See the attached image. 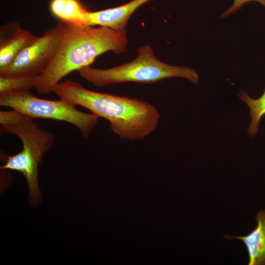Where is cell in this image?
<instances>
[{"instance_id":"obj_1","label":"cell","mask_w":265,"mask_h":265,"mask_svg":"<svg viewBox=\"0 0 265 265\" xmlns=\"http://www.w3.org/2000/svg\"><path fill=\"white\" fill-rule=\"evenodd\" d=\"M60 22L62 35L57 50L50 63L35 78L34 88L40 95L53 92L64 77L90 66L98 56L107 52L122 53L127 46L126 32Z\"/></svg>"},{"instance_id":"obj_2","label":"cell","mask_w":265,"mask_h":265,"mask_svg":"<svg viewBox=\"0 0 265 265\" xmlns=\"http://www.w3.org/2000/svg\"><path fill=\"white\" fill-rule=\"evenodd\" d=\"M53 92L109 121L111 130L123 139L144 138L156 129L160 118L157 108L149 103L91 91L74 80L60 81Z\"/></svg>"},{"instance_id":"obj_3","label":"cell","mask_w":265,"mask_h":265,"mask_svg":"<svg viewBox=\"0 0 265 265\" xmlns=\"http://www.w3.org/2000/svg\"><path fill=\"white\" fill-rule=\"evenodd\" d=\"M0 124L3 131L17 135L23 145L21 152L8 157L0 169L21 173L28 186L30 202L37 204L41 198L38 165L44 155L53 147L54 137L49 131L40 129L33 118L13 109L0 111Z\"/></svg>"},{"instance_id":"obj_4","label":"cell","mask_w":265,"mask_h":265,"mask_svg":"<svg viewBox=\"0 0 265 265\" xmlns=\"http://www.w3.org/2000/svg\"><path fill=\"white\" fill-rule=\"evenodd\" d=\"M77 72L82 78L98 87L129 82L153 83L171 78H182L197 83L199 79L192 68L171 65L159 60L148 45L140 47L138 55L131 62L104 69L89 66Z\"/></svg>"},{"instance_id":"obj_5","label":"cell","mask_w":265,"mask_h":265,"mask_svg":"<svg viewBox=\"0 0 265 265\" xmlns=\"http://www.w3.org/2000/svg\"><path fill=\"white\" fill-rule=\"evenodd\" d=\"M0 106L8 107L31 118L64 121L78 129L82 136L88 137L98 124L95 114L79 110L76 105L67 100L40 98L29 91L0 94Z\"/></svg>"},{"instance_id":"obj_6","label":"cell","mask_w":265,"mask_h":265,"mask_svg":"<svg viewBox=\"0 0 265 265\" xmlns=\"http://www.w3.org/2000/svg\"><path fill=\"white\" fill-rule=\"evenodd\" d=\"M62 35L59 22L56 26L38 36L16 57L13 63L0 75L37 76L50 63L58 48Z\"/></svg>"},{"instance_id":"obj_7","label":"cell","mask_w":265,"mask_h":265,"mask_svg":"<svg viewBox=\"0 0 265 265\" xmlns=\"http://www.w3.org/2000/svg\"><path fill=\"white\" fill-rule=\"evenodd\" d=\"M37 37L23 28L16 21L2 25L0 28V73L6 69Z\"/></svg>"},{"instance_id":"obj_8","label":"cell","mask_w":265,"mask_h":265,"mask_svg":"<svg viewBox=\"0 0 265 265\" xmlns=\"http://www.w3.org/2000/svg\"><path fill=\"white\" fill-rule=\"evenodd\" d=\"M150 0H132L124 5L95 12H90L89 25L108 27L126 32L128 21L140 6Z\"/></svg>"},{"instance_id":"obj_9","label":"cell","mask_w":265,"mask_h":265,"mask_svg":"<svg viewBox=\"0 0 265 265\" xmlns=\"http://www.w3.org/2000/svg\"><path fill=\"white\" fill-rule=\"evenodd\" d=\"M257 227L244 236L225 235L228 239H238L246 246L249 255V265H265V209L259 212L255 216Z\"/></svg>"},{"instance_id":"obj_10","label":"cell","mask_w":265,"mask_h":265,"mask_svg":"<svg viewBox=\"0 0 265 265\" xmlns=\"http://www.w3.org/2000/svg\"><path fill=\"white\" fill-rule=\"evenodd\" d=\"M50 8L53 15L61 21L79 26H90V12L78 0H52Z\"/></svg>"},{"instance_id":"obj_11","label":"cell","mask_w":265,"mask_h":265,"mask_svg":"<svg viewBox=\"0 0 265 265\" xmlns=\"http://www.w3.org/2000/svg\"><path fill=\"white\" fill-rule=\"evenodd\" d=\"M238 96L250 108L251 121L247 132L250 136H254L258 132L262 117L265 115V88L262 96L258 99L251 98L247 93L243 90H240Z\"/></svg>"},{"instance_id":"obj_12","label":"cell","mask_w":265,"mask_h":265,"mask_svg":"<svg viewBox=\"0 0 265 265\" xmlns=\"http://www.w3.org/2000/svg\"><path fill=\"white\" fill-rule=\"evenodd\" d=\"M36 77L32 75H0V94L29 91L30 89L34 88Z\"/></svg>"},{"instance_id":"obj_13","label":"cell","mask_w":265,"mask_h":265,"mask_svg":"<svg viewBox=\"0 0 265 265\" xmlns=\"http://www.w3.org/2000/svg\"><path fill=\"white\" fill-rule=\"evenodd\" d=\"M249 1L258 2L265 7V0H234L232 5L221 14L220 18H225L236 12L239 10L245 3Z\"/></svg>"}]
</instances>
